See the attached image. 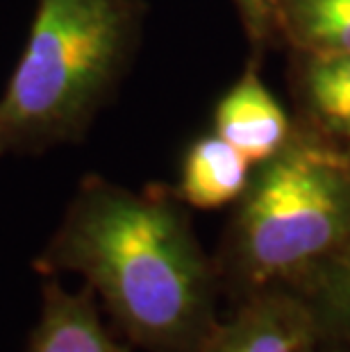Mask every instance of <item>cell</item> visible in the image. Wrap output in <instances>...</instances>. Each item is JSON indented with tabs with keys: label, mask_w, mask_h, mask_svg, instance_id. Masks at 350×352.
Here are the masks:
<instances>
[{
	"label": "cell",
	"mask_w": 350,
	"mask_h": 352,
	"mask_svg": "<svg viewBox=\"0 0 350 352\" xmlns=\"http://www.w3.org/2000/svg\"><path fill=\"white\" fill-rule=\"evenodd\" d=\"M34 268L80 275L148 352H198L219 323L216 271L182 200L157 186L130 191L87 175Z\"/></svg>",
	"instance_id": "cell-1"
},
{
	"label": "cell",
	"mask_w": 350,
	"mask_h": 352,
	"mask_svg": "<svg viewBox=\"0 0 350 352\" xmlns=\"http://www.w3.org/2000/svg\"><path fill=\"white\" fill-rule=\"evenodd\" d=\"M139 0H36L28 43L0 98L5 153L85 137L130 64Z\"/></svg>",
	"instance_id": "cell-2"
},
{
	"label": "cell",
	"mask_w": 350,
	"mask_h": 352,
	"mask_svg": "<svg viewBox=\"0 0 350 352\" xmlns=\"http://www.w3.org/2000/svg\"><path fill=\"white\" fill-rule=\"evenodd\" d=\"M350 234V153L318 139L287 141L259 164L228 241V273L243 296L296 287Z\"/></svg>",
	"instance_id": "cell-3"
},
{
	"label": "cell",
	"mask_w": 350,
	"mask_h": 352,
	"mask_svg": "<svg viewBox=\"0 0 350 352\" xmlns=\"http://www.w3.org/2000/svg\"><path fill=\"white\" fill-rule=\"evenodd\" d=\"M325 341L307 300L289 287L243 296L198 352H323Z\"/></svg>",
	"instance_id": "cell-4"
},
{
	"label": "cell",
	"mask_w": 350,
	"mask_h": 352,
	"mask_svg": "<svg viewBox=\"0 0 350 352\" xmlns=\"http://www.w3.org/2000/svg\"><path fill=\"white\" fill-rule=\"evenodd\" d=\"M214 132L250 164H262L289 141V118L264 82L245 73L216 104Z\"/></svg>",
	"instance_id": "cell-5"
},
{
	"label": "cell",
	"mask_w": 350,
	"mask_h": 352,
	"mask_svg": "<svg viewBox=\"0 0 350 352\" xmlns=\"http://www.w3.org/2000/svg\"><path fill=\"white\" fill-rule=\"evenodd\" d=\"M41 316L28 352H128L100 318L94 291H69L48 275L41 291Z\"/></svg>",
	"instance_id": "cell-6"
},
{
	"label": "cell",
	"mask_w": 350,
	"mask_h": 352,
	"mask_svg": "<svg viewBox=\"0 0 350 352\" xmlns=\"http://www.w3.org/2000/svg\"><path fill=\"white\" fill-rule=\"evenodd\" d=\"M250 162L219 134L196 139L184 155L177 198L198 209L230 205L248 189Z\"/></svg>",
	"instance_id": "cell-7"
},
{
	"label": "cell",
	"mask_w": 350,
	"mask_h": 352,
	"mask_svg": "<svg viewBox=\"0 0 350 352\" xmlns=\"http://www.w3.org/2000/svg\"><path fill=\"white\" fill-rule=\"evenodd\" d=\"M289 289L311 307L325 346L350 352V234L337 252Z\"/></svg>",
	"instance_id": "cell-8"
},
{
	"label": "cell",
	"mask_w": 350,
	"mask_h": 352,
	"mask_svg": "<svg viewBox=\"0 0 350 352\" xmlns=\"http://www.w3.org/2000/svg\"><path fill=\"white\" fill-rule=\"evenodd\" d=\"M280 21L311 55L350 52V0H285Z\"/></svg>",
	"instance_id": "cell-9"
},
{
	"label": "cell",
	"mask_w": 350,
	"mask_h": 352,
	"mask_svg": "<svg viewBox=\"0 0 350 352\" xmlns=\"http://www.w3.org/2000/svg\"><path fill=\"white\" fill-rule=\"evenodd\" d=\"M305 89L318 123L350 144V52L311 55Z\"/></svg>",
	"instance_id": "cell-10"
},
{
	"label": "cell",
	"mask_w": 350,
	"mask_h": 352,
	"mask_svg": "<svg viewBox=\"0 0 350 352\" xmlns=\"http://www.w3.org/2000/svg\"><path fill=\"white\" fill-rule=\"evenodd\" d=\"M237 5H239V12L248 32L262 41L266 32H269V28L275 21H280L285 0H237Z\"/></svg>",
	"instance_id": "cell-11"
},
{
	"label": "cell",
	"mask_w": 350,
	"mask_h": 352,
	"mask_svg": "<svg viewBox=\"0 0 350 352\" xmlns=\"http://www.w3.org/2000/svg\"><path fill=\"white\" fill-rule=\"evenodd\" d=\"M5 153V148H3V139H0V155H3Z\"/></svg>",
	"instance_id": "cell-12"
},
{
	"label": "cell",
	"mask_w": 350,
	"mask_h": 352,
	"mask_svg": "<svg viewBox=\"0 0 350 352\" xmlns=\"http://www.w3.org/2000/svg\"><path fill=\"white\" fill-rule=\"evenodd\" d=\"M323 352H337V350H332V348H327V346H325V348H323Z\"/></svg>",
	"instance_id": "cell-13"
}]
</instances>
